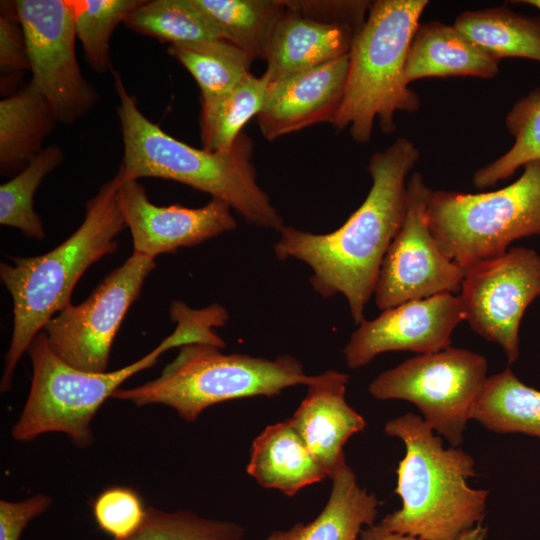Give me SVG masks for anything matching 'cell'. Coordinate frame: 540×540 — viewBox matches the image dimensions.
<instances>
[{"instance_id": "6da1fadb", "label": "cell", "mask_w": 540, "mask_h": 540, "mask_svg": "<svg viewBox=\"0 0 540 540\" xmlns=\"http://www.w3.org/2000/svg\"><path fill=\"white\" fill-rule=\"evenodd\" d=\"M419 151L400 137L374 153L367 169L370 191L360 207L338 229L314 234L284 226L274 252L280 260L294 258L312 269L310 282L324 298L342 294L356 324L374 294L387 250L402 228L407 213L408 173Z\"/></svg>"}, {"instance_id": "7a4b0ae2", "label": "cell", "mask_w": 540, "mask_h": 540, "mask_svg": "<svg viewBox=\"0 0 540 540\" xmlns=\"http://www.w3.org/2000/svg\"><path fill=\"white\" fill-rule=\"evenodd\" d=\"M170 316L175 330L151 352L118 370L90 373L61 360L40 331L27 353L32 363L30 391L22 412L12 428L17 441L59 432L79 448L89 447L94 439L91 421L104 401L134 374L157 363L161 354L174 347L202 343L223 348L225 343L214 328L226 324L228 313L218 304L194 309L183 301H173Z\"/></svg>"}, {"instance_id": "3957f363", "label": "cell", "mask_w": 540, "mask_h": 540, "mask_svg": "<svg viewBox=\"0 0 540 540\" xmlns=\"http://www.w3.org/2000/svg\"><path fill=\"white\" fill-rule=\"evenodd\" d=\"M114 80L123 140L117 175L122 181L154 177L180 182L227 203L252 225L277 231L284 227L282 217L257 183L253 143L246 134L242 132L226 150L192 147L150 121L115 72Z\"/></svg>"}, {"instance_id": "277c9868", "label": "cell", "mask_w": 540, "mask_h": 540, "mask_svg": "<svg viewBox=\"0 0 540 540\" xmlns=\"http://www.w3.org/2000/svg\"><path fill=\"white\" fill-rule=\"evenodd\" d=\"M120 177L104 183L85 206L77 230L53 250L35 257L0 263V279L13 301V330L5 355L1 392L12 388L17 363L46 323L71 304V294L84 272L118 249L126 228L119 203Z\"/></svg>"}, {"instance_id": "5b68a950", "label": "cell", "mask_w": 540, "mask_h": 540, "mask_svg": "<svg viewBox=\"0 0 540 540\" xmlns=\"http://www.w3.org/2000/svg\"><path fill=\"white\" fill-rule=\"evenodd\" d=\"M433 431L413 413L386 423V434L401 439L406 453L396 470L395 493L402 507L379 524L420 540H460L481 523L488 491L467 484L476 475L472 456L456 447L444 448Z\"/></svg>"}, {"instance_id": "8992f818", "label": "cell", "mask_w": 540, "mask_h": 540, "mask_svg": "<svg viewBox=\"0 0 540 540\" xmlns=\"http://www.w3.org/2000/svg\"><path fill=\"white\" fill-rule=\"evenodd\" d=\"M427 0H377L349 52L343 97L332 125L349 129L358 143L369 141L377 120L392 133L397 112H415L418 94L405 77L408 49Z\"/></svg>"}, {"instance_id": "52a82bcc", "label": "cell", "mask_w": 540, "mask_h": 540, "mask_svg": "<svg viewBox=\"0 0 540 540\" xmlns=\"http://www.w3.org/2000/svg\"><path fill=\"white\" fill-rule=\"evenodd\" d=\"M179 353L159 377L134 388H119L112 398L137 407L162 404L187 422L208 407L228 400L258 395L273 396L287 387L310 385L315 375L305 373L291 356L273 360L245 354H224L217 346L193 343Z\"/></svg>"}, {"instance_id": "ba28073f", "label": "cell", "mask_w": 540, "mask_h": 540, "mask_svg": "<svg viewBox=\"0 0 540 540\" xmlns=\"http://www.w3.org/2000/svg\"><path fill=\"white\" fill-rule=\"evenodd\" d=\"M499 190L477 194L431 191L429 230L442 253L466 270L498 257L515 240L540 235V160Z\"/></svg>"}, {"instance_id": "9c48e42d", "label": "cell", "mask_w": 540, "mask_h": 540, "mask_svg": "<svg viewBox=\"0 0 540 540\" xmlns=\"http://www.w3.org/2000/svg\"><path fill=\"white\" fill-rule=\"evenodd\" d=\"M487 360L473 351L447 347L420 354L379 374L368 386L378 400H405L452 447L463 442L472 408L487 377Z\"/></svg>"}, {"instance_id": "30bf717a", "label": "cell", "mask_w": 540, "mask_h": 540, "mask_svg": "<svg viewBox=\"0 0 540 540\" xmlns=\"http://www.w3.org/2000/svg\"><path fill=\"white\" fill-rule=\"evenodd\" d=\"M155 266L154 259L132 253L85 301L52 317L42 330L52 351L78 370L106 372L119 327Z\"/></svg>"}, {"instance_id": "8fae6325", "label": "cell", "mask_w": 540, "mask_h": 540, "mask_svg": "<svg viewBox=\"0 0 540 540\" xmlns=\"http://www.w3.org/2000/svg\"><path fill=\"white\" fill-rule=\"evenodd\" d=\"M15 4L26 40L30 82L47 100L58 122L74 123L100 97L77 61L69 0H17Z\"/></svg>"}, {"instance_id": "7c38bea8", "label": "cell", "mask_w": 540, "mask_h": 540, "mask_svg": "<svg viewBox=\"0 0 540 540\" xmlns=\"http://www.w3.org/2000/svg\"><path fill=\"white\" fill-rule=\"evenodd\" d=\"M459 296L470 328L515 362L522 317L540 297V255L514 247L466 269Z\"/></svg>"}, {"instance_id": "4fadbf2b", "label": "cell", "mask_w": 540, "mask_h": 540, "mask_svg": "<svg viewBox=\"0 0 540 540\" xmlns=\"http://www.w3.org/2000/svg\"><path fill=\"white\" fill-rule=\"evenodd\" d=\"M431 191L422 174L413 172L407 181L405 221L387 250L374 291L382 311L461 289L465 270L442 253L427 224Z\"/></svg>"}, {"instance_id": "5bb4252c", "label": "cell", "mask_w": 540, "mask_h": 540, "mask_svg": "<svg viewBox=\"0 0 540 540\" xmlns=\"http://www.w3.org/2000/svg\"><path fill=\"white\" fill-rule=\"evenodd\" d=\"M264 74L269 81L348 55L366 20L367 1H285Z\"/></svg>"}, {"instance_id": "9a60e30c", "label": "cell", "mask_w": 540, "mask_h": 540, "mask_svg": "<svg viewBox=\"0 0 540 540\" xmlns=\"http://www.w3.org/2000/svg\"><path fill=\"white\" fill-rule=\"evenodd\" d=\"M462 321L463 305L454 293L404 302L383 310L373 320L364 319L343 354L348 367L357 369L385 352H438L450 346L451 334Z\"/></svg>"}, {"instance_id": "2e32d148", "label": "cell", "mask_w": 540, "mask_h": 540, "mask_svg": "<svg viewBox=\"0 0 540 540\" xmlns=\"http://www.w3.org/2000/svg\"><path fill=\"white\" fill-rule=\"evenodd\" d=\"M121 179V178H120ZM118 203L129 228L133 253L154 259L190 247L236 228L231 207L216 198L198 208L152 203L138 180L122 181Z\"/></svg>"}, {"instance_id": "e0dca14e", "label": "cell", "mask_w": 540, "mask_h": 540, "mask_svg": "<svg viewBox=\"0 0 540 540\" xmlns=\"http://www.w3.org/2000/svg\"><path fill=\"white\" fill-rule=\"evenodd\" d=\"M349 54L322 66L269 81L265 101L256 116L269 141L308 126L332 124L340 106Z\"/></svg>"}, {"instance_id": "ac0fdd59", "label": "cell", "mask_w": 540, "mask_h": 540, "mask_svg": "<svg viewBox=\"0 0 540 540\" xmlns=\"http://www.w3.org/2000/svg\"><path fill=\"white\" fill-rule=\"evenodd\" d=\"M349 376L335 370L315 375L305 398L289 419L328 477L346 463V441L366 426L345 400Z\"/></svg>"}, {"instance_id": "d6986e66", "label": "cell", "mask_w": 540, "mask_h": 540, "mask_svg": "<svg viewBox=\"0 0 540 540\" xmlns=\"http://www.w3.org/2000/svg\"><path fill=\"white\" fill-rule=\"evenodd\" d=\"M499 61L474 44L457 28L439 21L419 24L405 65L408 84L429 77L493 78Z\"/></svg>"}, {"instance_id": "ffe728a7", "label": "cell", "mask_w": 540, "mask_h": 540, "mask_svg": "<svg viewBox=\"0 0 540 540\" xmlns=\"http://www.w3.org/2000/svg\"><path fill=\"white\" fill-rule=\"evenodd\" d=\"M250 455L247 473L288 496L328 477L289 419L268 425L254 439Z\"/></svg>"}, {"instance_id": "44dd1931", "label": "cell", "mask_w": 540, "mask_h": 540, "mask_svg": "<svg viewBox=\"0 0 540 540\" xmlns=\"http://www.w3.org/2000/svg\"><path fill=\"white\" fill-rule=\"evenodd\" d=\"M332 488L321 513L310 523L274 531L266 540H358L363 526L373 525L379 501L361 488L344 463L330 476Z\"/></svg>"}, {"instance_id": "7402d4cb", "label": "cell", "mask_w": 540, "mask_h": 540, "mask_svg": "<svg viewBox=\"0 0 540 540\" xmlns=\"http://www.w3.org/2000/svg\"><path fill=\"white\" fill-rule=\"evenodd\" d=\"M58 120L30 82L0 101V171L8 175L24 169L42 151L43 142Z\"/></svg>"}, {"instance_id": "603a6c76", "label": "cell", "mask_w": 540, "mask_h": 540, "mask_svg": "<svg viewBox=\"0 0 540 540\" xmlns=\"http://www.w3.org/2000/svg\"><path fill=\"white\" fill-rule=\"evenodd\" d=\"M454 27L487 54L540 62V15L527 17L507 7L461 13Z\"/></svg>"}, {"instance_id": "cb8c5ba5", "label": "cell", "mask_w": 540, "mask_h": 540, "mask_svg": "<svg viewBox=\"0 0 540 540\" xmlns=\"http://www.w3.org/2000/svg\"><path fill=\"white\" fill-rule=\"evenodd\" d=\"M471 419L493 432L540 438V391L526 386L507 368L486 379Z\"/></svg>"}, {"instance_id": "d4e9b609", "label": "cell", "mask_w": 540, "mask_h": 540, "mask_svg": "<svg viewBox=\"0 0 540 540\" xmlns=\"http://www.w3.org/2000/svg\"><path fill=\"white\" fill-rule=\"evenodd\" d=\"M222 38L252 60H267L275 29L286 10L280 0H195Z\"/></svg>"}, {"instance_id": "484cf974", "label": "cell", "mask_w": 540, "mask_h": 540, "mask_svg": "<svg viewBox=\"0 0 540 540\" xmlns=\"http://www.w3.org/2000/svg\"><path fill=\"white\" fill-rule=\"evenodd\" d=\"M168 53L192 75L201 91V102L220 98L250 75L249 55L224 39L170 45Z\"/></svg>"}, {"instance_id": "4316f807", "label": "cell", "mask_w": 540, "mask_h": 540, "mask_svg": "<svg viewBox=\"0 0 540 540\" xmlns=\"http://www.w3.org/2000/svg\"><path fill=\"white\" fill-rule=\"evenodd\" d=\"M124 23L131 30L170 45L223 39L215 23L195 0H144Z\"/></svg>"}, {"instance_id": "83f0119b", "label": "cell", "mask_w": 540, "mask_h": 540, "mask_svg": "<svg viewBox=\"0 0 540 540\" xmlns=\"http://www.w3.org/2000/svg\"><path fill=\"white\" fill-rule=\"evenodd\" d=\"M269 79L248 75L226 95L201 102V140L204 149L220 151L230 148L243 127L261 111Z\"/></svg>"}, {"instance_id": "f1b7e54d", "label": "cell", "mask_w": 540, "mask_h": 540, "mask_svg": "<svg viewBox=\"0 0 540 540\" xmlns=\"http://www.w3.org/2000/svg\"><path fill=\"white\" fill-rule=\"evenodd\" d=\"M505 123L514 144L495 161L475 172L473 184L478 189L492 187L511 177L526 163L540 160V88L515 102Z\"/></svg>"}, {"instance_id": "f546056e", "label": "cell", "mask_w": 540, "mask_h": 540, "mask_svg": "<svg viewBox=\"0 0 540 540\" xmlns=\"http://www.w3.org/2000/svg\"><path fill=\"white\" fill-rule=\"evenodd\" d=\"M63 160L61 147L47 146L17 175L0 186L1 225L17 228L29 238H45L42 221L33 208L34 194L43 179Z\"/></svg>"}, {"instance_id": "4dcf8cb0", "label": "cell", "mask_w": 540, "mask_h": 540, "mask_svg": "<svg viewBox=\"0 0 540 540\" xmlns=\"http://www.w3.org/2000/svg\"><path fill=\"white\" fill-rule=\"evenodd\" d=\"M144 0H69L86 61L99 73L110 68V39Z\"/></svg>"}, {"instance_id": "1f68e13d", "label": "cell", "mask_w": 540, "mask_h": 540, "mask_svg": "<svg viewBox=\"0 0 540 540\" xmlns=\"http://www.w3.org/2000/svg\"><path fill=\"white\" fill-rule=\"evenodd\" d=\"M244 528L234 522L206 519L192 511L146 508L141 526L120 540H243ZM117 540V539H113Z\"/></svg>"}, {"instance_id": "d6a6232c", "label": "cell", "mask_w": 540, "mask_h": 540, "mask_svg": "<svg viewBox=\"0 0 540 540\" xmlns=\"http://www.w3.org/2000/svg\"><path fill=\"white\" fill-rule=\"evenodd\" d=\"M98 527L113 539H125L143 523L146 508L132 488L113 486L103 490L92 504Z\"/></svg>"}, {"instance_id": "836d02e7", "label": "cell", "mask_w": 540, "mask_h": 540, "mask_svg": "<svg viewBox=\"0 0 540 540\" xmlns=\"http://www.w3.org/2000/svg\"><path fill=\"white\" fill-rule=\"evenodd\" d=\"M0 69L3 75L30 70L24 31L15 1L0 5Z\"/></svg>"}, {"instance_id": "e575fe53", "label": "cell", "mask_w": 540, "mask_h": 540, "mask_svg": "<svg viewBox=\"0 0 540 540\" xmlns=\"http://www.w3.org/2000/svg\"><path fill=\"white\" fill-rule=\"evenodd\" d=\"M52 505V498L45 494L33 495L25 500L0 501V540H20L28 523Z\"/></svg>"}, {"instance_id": "d590c367", "label": "cell", "mask_w": 540, "mask_h": 540, "mask_svg": "<svg viewBox=\"0 0 540 540\" xmlns=\"http://www.w3.org/2000/svg\"><path fill=\"white\" fill-rule=\"evenodd\" d=\"M358 540H420L416 537L392 532L379 523L362 530Z\"/></svg>"}, {"instance_id": "8d00e7d4", "label": "cell", "mask_w": 540, "mask_h": 540, "mask_svg": "<svg viewBox=\"0 0 540 540\" xmlns=\"http://www.w3.org/2000/svg\"><path fill=\"white\" fill-rule=\"evenodd\" d=\"M487 529L480 524L466 532L460 540H484Z\"/></svg>"}, {"instance_id": "74e56055", "label": "cell", "mask_w": 540, "mask_h": 540, "mask_svg": "<svg viewBox=\"0 0 540 540\" xmlns=\"http://www.w3.org/2000/svg\"><path fill=\"white\" fill-rule=\"evenodd\" d=\"M514 3H522L529 6H532L540 11V0H522V1H515Z\"/></svg>"}]
</instances>
